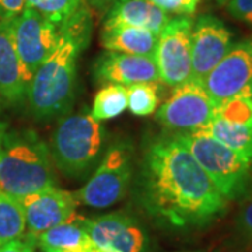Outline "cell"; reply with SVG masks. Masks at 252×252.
Instances as JSON below:
<instances>
[{
	"instance_id": "cell-1",
	"label": "cell",
	"mask_w": 252,
	"mask_h": 252,
	"mask_svg": "<svg viewBox=\"0 0 252 252\" xmlns=\"http://www.w3.org/2000/svg\"><path fill=\"white\" fill-rule=\"evenodd\" d=\"M139 199L154 219L178 228L207 225L221 216L228 205L175 136L158 139L146 149Z\"/></svg>"
},
{
	"instance_id": "cell-2",
	"label": "cell",
	"mask_w": 252,
	"mask_h": 252,
	"mask_svg": "<svg viewBox=\"0 0 252 252\" xmlns=\"http://www.w3.org/2000/svg\"><path fill=\"white\" fill-rule=\"evenodd\" d=\"M55 187L51 152L31 129L6 130L0 143V190L14 198Z\"/></svg>"
},
{
	"instance_id": "cell-3",
	"label": "cell",
	"mask_w": 252,
	"mask_h": 252,
	"mask_svg": "<svg viewBox=\"0 0 252 252\" xmlns=\"http://www.w3.org/2000/svg\"><path fill=\"white\" fill-rule=\"evenodd\" d=\"M81 48L61 34V42L32 74L28 86L30 109L38 119L67 112L74 99L76 64Z\"/></svg>"
},
{
	"instance_id": "cell-4",
	"label": "cell",
	"mask_w": 252,
	"mask_h": 252,
	"mask_svg": "<svg viewBox=\"0 0 252 252\" xmlns=\"http://www.w3.org/2000/svg\"><path fill=\"white\" fill-rule=\"evenodd\" d=\"M189 150L228 202L252 193L251 165L231 147L205 130L174 135Z\"/></svg>"
},
{
	"instance_id": "cell-5",
	"label": "cell",
	"mask_w": 252,
	"mask_h": 252,
	"mask_svg": "<svg viewBox=\"0 0 252 252\" xmlns=\"http://www.w3.org/2000/svg\"><path fill=\"white\" fill-rule=\"evenodd\" d=\"M104 129L90 112L63 118L52 136L51 157L67 178L80 180L90 174L101 158Z\"/></svg>"
},
{
	"instance_id": "cell-6",
	"label": "cell",
	"mask_w": 252,
	"mask_h": 252,
	"mask_svg": "<svg viewBox=\"0 0 252 252\" xmlns=\"http://www.w3.org/2000/svg\"><path fill=\"white\" fill-rule=\"evenodd\" d=\"M133 168L132 147L126 142L114 143L101 158L90 180L83 188L73 192L79 205L105 209L118 203L127 192Z\"/></svg>"
},
{
	"instance_id": "cell-7",
	"label": "cell",
	"mask_w": 252,
	"mask_h": 252,
	"mask_svg": "<svg viewBox=\"0 0 252 252\" xmlns=\"http://www.w3.org/2000/svg\"><path fill=\"white\" fill-rule=\"evenodd\" d=\"M216 104L203 80L190 77L177 86L168 99L157 109L156 121L177 133L196 132L206 127L215 115Z\"/></svg>"
},
{
	"instance_id": "cell-8",
	"label": "cell",
	"mask_w": 252,
	"mask_h": 252,
	"mask_svg": "<svg viewBox=\"0 0 252 252\" xmlns=\"http://www.w3.org/2000/svg\"><path fill=\"white\" fill-rule=\"evenodd\" d=\"M193 21L185 16L170 18L167 26L157 36L154 62L160 81L175 89L192 77L190 32Z\"/></svg>"
},
{
	"instance_id": "cell-9",
	"label": "cell",
	"mask_w": 252,
	"mask_h": 252,
	"mask_svg": "<svg viewBox=\"0 0 252 252\" xmlns=\"http://www.w3.org/2000/svg\"><path fill=\"white\" fill-rule=\"evenodd\" d=\"M11 34L20 61L31 76L61 42L59 26L28 6L11 21Z\"/></svg>"
},
{
	"instance_id": "cell-10",
	"label": "cell",
	"mask_w": 252,
	"mask_h": 252,
	"mask_svg": "<svg viewBox=\"0 0 252 252\" xmlns=\"http://www.w3.org/2000/svg\"><path fill=\"white\" fill-rule=\"evenodd\" d=\"M215 104L252 95V36L231 45L221 62L203 79Z\"/></svg>"
},
{
	"instance_id": "cell-11",
	"label": "cell",
	"mask_w": 252,
	"mask_h": 252,
	"mask_svg": "<svg viewBox=\"0 0 252 252\" xmlns=\"http://www.w3.org/2000/svg\"><path fill=\"white\" fill-rule=\"evenodd\" d=\"M200 130L241 154L252 170V95L217 104L213 119Z\"/></svg>"
},
{
	"instance_id": "cell-12",
	"label": "cell",
	"mask_w": 252,
	"mask_h": 252,
	"mask_svg": "<svg viewBox=\"0 0 252 252\" xmlns=\"http://www.w3.org/2000/svg\"><path fill=\"white\" fill-rule=\"evenodd\" d=\"M233 45V34L220 18L200 14L192 24L190 58L192 77L203 80Z\"/></svg>"
},
{
	"instance_id": "cell-13",
	"label": "cell",
	"mask_w": 252,
	"mask_h": 252,
	"mask_svg": "<svg viewBox=\"0 0 252 252\" xmlns=\"http://www.w3.org/2000/svg\"><path fill=\"white\" fill-rule=\"evenodd\" d=\"M26 217L27 234L38 237L55 225L66 223L76 216L79 202L73 192L56 187L42 189L20 198Z\"/></svg>"
},
{
	"instance_id": "cell-14",
	"label": "cell",
	"mask_w": 252,
	"mask_h": 252,
	"mask_svg": "<svg viewBox=\"0 0 252 252\" xmlns=\"http://www.w3.org/2000/svg\"><path fill=\"white\" fill-rule=\"evenodd\" d=\"M83 224L97 245L111 247L119 252H150L143 227L126 213L115 212L95 219H83Z\"/></svg>"
},
{
	"instance_id": "cell-15",
	"label": "cell",
	"mask_w": 252,
	"mask_h": 252,
	"mask_svg": "<svg viewBox=\"0 0 252 252\" xmlns=\"http://www.w3.org/2000/svg\"><path fill=\"white\" fill-rule=\"evenodd\" d=\"M95 79L102 84L133 86L139 83H158L160 76L153 56L107 52L94 66Z\"/></svg>"
},
{
	"instance_id": "cell-16",
	"label": "cell",
	"mask_w": 252,
	"mask_h": 252,
	"mask_svg": "<svg viewBox=\"0 0 252 252\" xmlns=\"http://www.w3.org/2000/svg\"><path fill=\"white\" fill-rule=\"evenodd\" d=\"M31 79L16 51L11 23L0 18V95L9 102L23 101Z\"/></svg>"
},
{
	"instance_id": "cell-17",
	"label": "cell",
	"mask_w": 252,
	"mask_h": 252,
	"mask_svg": "<svg viewBox=\"0 0 252 252\" xmlns=\"http://www.w3.org/2000/svg\"><path fill=\"white\" fill-rule=\"evenodd\" d=\"M170 21V14L149 0H114L105 23H122L152 31L158 36Z\"/></svg>"
},
{
	"instance_id": "cell-18",
	"label": "cell",
	"mask_w": 252,
	"mask_h": 252,
	"mask_svg": "<svg viewBox=\"0 0 252 252\" xmlns=\"http://www.w3.org/2000/svg\"><path fill=\"white\" fill-rule=\"evenodd\" d=\"M157 35L149 30L122 23H104L101 45L109 52L153 56Z\"/></svg>"
},
{
	"instance_id": "cell-19",
	"label": "cell",
	"mask_w": 252,
	"mask_h": 252,
	"mask_svg": "<svg viewBox=\"0 0 252 252\" xmlns=\"http://www.w3.org/2000/svg\"><path fill=\"white\" fill-rule=\"evenodd\" d=\"M84 217L76 216L72 220L55 225L36 237L41 248H54L63 252H81L93 244L83 224Z\"/></svg>"
},
{
	"instance_id": "cell-20",
	"label": "cell",
	"mask_w": 252,
	"mask_h": 252,
	"mask_svg": "<svg viewBox=\"0 0 252 252\" xmlns=\"http://www.w3.org/2000/svg\"><path fill=\"white\" fill-rule=\"evenodd\" d=\"M127 108V90L125 86L107 84L102 86L93 101L90 114L95 121H109L119 117Z\"/></svg>"
},
{
	"instance_id": "cell-21",
	"label": "cell",
	"mask_w": 252,
	"mask_h": 252,
	"mask_svg": "<svg viewBox=\"0 0 252 252\" xmlns=\"http://www.w3.org/2000/svg\"><path fill=\"white\" fill-rule=\"evenodd\" d=\"M26 234V217L20 199L0 190V245Z\"/></svg>"
},
{
	"instance_id": "cell-22",
	"label": "cell",
	"mask_w": 252,
	"mask_h": 252,
	"mask_svg": "<svg viewBox=\"0 0 252 252\" xmlns=\"http://www.w3.org/2000/svg\"><path fill=\"white\" fill-rule=\"evenodd\" d=\"M127 108L137 117H149L158 108V83H139L126 87Z\"/></svg>"
},
{
	"instance_id": "cell-23",
	"label": "cell",
	"mask_w": 252,
	"mask_h": 252,
	"mask_svg": "<svg viewBox=\"0 0 252 252\" xmlns=\"http://www.w3.org/2000/svg\"><path fill=\"white\" fill-rule=\"evenodd\" d=\"M58 26L61 30V34L70 38L73 42L80 46L81 51L87 46L91 36L93 21H91L90 11L84 4H81L70 17H67Z\"/></svg>"
},
{
	"instance_id": "cell-24",
	"label": "cell",
	"mask_w": 252,
	"mask_h": 252,
	"mask_svg": "<svg viewBox=\"0 0 252 252\" xmlns=\"http://www.w3.org/2000/svg\"><path fill=\"white\" fill-rule=\"evenodd\" d=\"M81 4V0H26V6L38 11L55 24H61L70 17Z\"/></svg>"
},
{
	"instance_id": "cell-25",
	"label": "cell",
	"mask_w": 252,
	"mask_h": 252,
	"mask_svg": "<svg viewBox=\"0 0 252 252\" xmlns=\"http://www.w3.org/2000/svg\"><path fill=\"white\" fill-rule=\"evenodd\" d=\"M157 7L164 10L167 14H177V16H192L198 9L200 0H149Z\"/></svg>"
},
{
	"instance_id": "cell-26",
	"label": "cell",
	"mask_w": 252,
	"mask_h": 252,
	"mask_svg": "<svg viewBox=\"0 0 252 252\" xmlns=\"http://www.w3.org/2000/svg\"><path fill=\"white\" fill-rule=\"evenodd\" d=\"M235 230L243 240L252 243V198L247 199L235 217Z\"/></svg>"
},
{
	"instance_id": "cell-27",
	"label": "cell",
	"mask_w": 252,
	"mask_h": 252,
	"mask_svg": "<svg viewBox=\"0 0 252 252\" xmlns=\"http://www.w3.org/2000/svg\"><path fill=\"white\" fill-rule=\"evenodd\" d=\"M224 6L231 17L252 27V0H228Z\"/></svg>"
},
{
	"instance_id": "cell-28",
	"label": "cell",
	"mask_w": 252,
	"mask_h": 252,
	"mask_svg": "<svg viewBox=\"0 0 252 252\" xmlns=\"http://www.w3.org/2000/svg\"><path fill=\"white\" fill-rule=\"evenodd\" d=\"M36 238L34 235L26 234L17 240L0 245V252H34L35 251Z\"/></svg>"
},
{
	"instance_id": "cell-29",
	"label": "cell",
	"mask_w": 252,
	"mask_h": 252,
	"mask_svg": "<svg viewBox=\"0 0 252 252\" xmlns=\"http://www.w3.org/2000/svg\"><path fill=\"white\" fill-rule=\"evenodd\" d=\"M26 7V0H0V18L13 21Z\"/></svg>"
},
{
	"instance_id": "cell-30",
	"label": "cell",
	"mask_w": 252,
	"mask_h": 252,
	"mask_svg": "<svg viewBox=\"0 0 252 252\" xmlns=\"http://www.w3.org/2000/svg\"><path fill=\"white\" fill-rule=\"evenodd\" d=\"M84 1L89 3L93 9L97 10L99 13H104V11L107 13L114 3V0H84Z\"/></svg>"
},
{
	"instance_id": "cell-31",
	"label": "cell",
	"mask_w": 252,
	"mask_h": 252,
	"mask_svg": "<svg viewBox=\"0 0 252 252\" xmlns=\"http://www.w3.org/2000/svg\"><path fill=\"white\" fill-rule=\"evenodd\" d=\"M81 252H119L117 250H114V248H111V247H105V245H97V244H93L89 245L86 250H83Z\"/></svg>"
},
{
	"instance_id": "cell-32",
	"label": "cell",
	"mask_w": 252,
	"mask_h": 252,
	"mask_svg": "<svg viewBox=\"0 0 252 252\" xmlns=\"http://www.w3.org/2000/svg\"><path fill=\"white\" fill-rule=\"evenodd\" d=\"M6 125L3 124V122H0V143H1V139H3V136H4V133H6Z\"/></svg>"
},
{
	"instance_id": "cell-33",
	"label": "cell",
	"mask_w": 252,
	"mask_h": 252,
	"mask_svg": "<svg viewBox=\"0 0 252 252\" xmlns=\"http://www.w3.org/2000/svg\"><path fill=\"white\" fill-rule=\"evenodd\" d=\"M42 251L44 252H63V251H59V250H54V248H42Z\"/></svg>"
},
{
	"instance_id": "cell-34",
	"label": "cell",
	"mask_w": 252,
	"mask_h": 252,
	"mask_svg": "<svg viewBox=\"0 0 252 252\" xmlns=\"http://www.w3.org/2000/svg\"><path fill=\"white\" fill-rule=\"evenodd\" d=\"M215 1H217V3H219V4H221V6H224V4L227 3V1H228V0H215Z\"/></svg>"
},
{
	"instance_id": "cell-35",
	"label": "cell",
	"mask_w": 252,
	"mask_h": 252,
	"mask_svg": "<svg viewBox=\"0 0 252 252\" xmlns=\"http://www.w3.org/2000/svg\"><path fill=\"white\" fill-rule=\"evenodd\" d=\"M184 252H198V251H184Z\"/></svg>"
}]
</instances>
